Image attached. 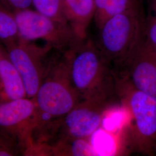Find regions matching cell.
I'll return each instance as SVG.
<instances>
[{
  "label": "cell",
  "instance_id": "cell-14",
  "mask_svg": "<svg viewBox=\"0 0 156 156\" xmlns=\"http://www.w3.org/2000/svg\"><path fill=\"white\" fill-rule=\"evenodd\" d=\"M20 38L15 13L0 2V41L4 45Z\"/></svg>",
  "mask_w": 156,
  "mask_h": 156
},
{
  "label": "cell",
  "instance_id": "cell-3",
  "mask_svg": "<svg viewBox=\"0 0 156 156\" xmlns=\"http://www.w3.org/2000/svg\"><path fill=\"white\" fill-rule=\"evenodd\" d=\"M146 17L142 5L111 17L98 28V48L111 63L122 65L142 38Z\"/></svg>",
  "mask_w": 156,
  "mask_h": 156
},
{
  "label": "cell",
  "instance_id": "cell-16",
  "mask_svg": "<svg viewBox=\"0 0 156 156\" xmlns=\"http://www.w3.org/2000/svg\"><path fill=\"white\" fill-rule=\"evenodd\" d=\"M140 42L147 49L156 53V8L146 18Z\"/></svg>",
  "mask_w": 156,
  "mask_h": 156
},
{
  "label": "cell",
  "instance_id": "cell-19",
  "mask_svg": "<svg viewBox=\"0 0 156 156\" xmlns=\"http://www.w3.org/2000/svg\"><path fill=\"white\" fill-rule=\"evenodd\" d=\"M1 45L0 44V51H1Z\"/></svg>",
  "mask_w": 156,
  "mask_h": 156
},
{
  "label": "cell",
  "instance_id": "cell-4",
  "mask_svg": "<svg viewBox=\"0 0 156 156\" xmlns=\"http://www.w3.org/2000/svg\"><path fill=\"white\" fill-rule=\"evenodd\" d=\"M117 93L122 94L133 115V142L144 153H152L156 146V97L135 89L124 77L117 79Z\"/></svg>",
  "mask_w": 156,
  "mask_h": 156
},
{
  "label": "cell",
  "instance_id": "cell-8",
  "mask_svg": "<svg viewBox=\"0 0 156 156\" xmlns=\"http://www.w3.org/2000/svg\"><path fill=\"white\" fill-rule=\"evenodd\" d=\"M37 117L34 98L0 100V131L16 141L23 155L33 145Z\"/></svg>",
  "mask_w": 156,
  "mask_h": 156
},
{
  "label": "cell",
  "instance_id": "cell-6",
  "mask_svg": "<svg viewBox=\"0 0 156 156\" xmlns=\"http://www.w3.org/2000/svg\"><path fill=\"white\" fill-rule=\"evenodd\" d=\"M4 47L22 78L27 97L34 98L45 78L51 60L48 57L53 49L20 37Z\"/></svg>",
  "mask_w": 156,
  "mask_h": 156
},
{
  "label": "cell",
  "instance_id": "cell-17",
  "mask_svg": "<svg viewBox=\"0 0 156 156\" xmlns=\"http://www.w3.org/2000/svg\"><path fill=\"white\" fill-rule=\"evenodd\" d=\"M23 154V151L19 144L0 131V156H16Z\"/></svg>",
  "mask_w": 156,
  "mask_h": 156
},
{
  "label": "cell",
  "instance_id": "cell-11",
  "mask_svg": "<svg viewBox=\"0 0 156 156\" xmlns=\"http://www.w3.org/2000/svg\"><path fill=\"white\" fill-rule=\"evenodd\" d=\"M64 15L79 41L87 38V30L94 19V0H63Z\"/></svg>",
  "mask_w": 156,
  "mask_h": 156
},
{
  "label": "cell",
  "instance_id": "cell-7",
  "mask_svg": "<svg viewBox=\"0 0 156 156\" xmlns=\"http://www.w3.org/2000/svg\"><path fill=\"white\" fill-rule=\"evenodd\" d=\"M110 101L83 100L55 124L52 136L58 139H89L100 127Z\"/></svg>",
  "mask_w": 156,
  "mask_h": 156
},
{
  "label": "cell",
  "instance_id": "cell-18",
  "mask_svg": "<svg viewBox=\"0 0 156 156\" xmlns=\"http://www.w3.org/2000/svg\"><path fill=\"white\" fill-rule=\"evenodd\" d=\"M0 2L13 12L30 8L33 0H0Z\"/></svg>",
  "mask_w": 156,
  "mask_h": 156
},
{
  "label": "cell",
  "instance_id": "cell-1",
  "mask_svg": "<svg viewBox=\"0 0 156 156\" xmlns=\"http://www.w3.org/2000/svg\"><path fill=\"white\" fill-rule=\"evenodd\" d=\"M65 53L71 82L81 99L111 100L117 93V79L97 44L87 38Z\"/></svg>",
  "mask_w": 156,
  "mask_h": 156
},
{
  "label": "cell",
  "instance_id": "cell-5",
  "mask_svg": "<svg viewBox=\"0 0 156 156\" xmlns=\"http://www.w3.org/2000/svg\"><path fill=\"white\" fill-rule=\"evenodd\" d=\"M21 38L41 40L53 50L64 53L79 42L69 25L56 22L30 8L14 12Z\"/></svg>",
  "mask_w": 156,
  "mask_h": 156
},
{
  "label": "cell",
  "instance_id": "cell-15",
  "mask_svg": "<svg viewBox=\"0 0 156 156\" xmlns=\"http://www.w3.org/2000/svg\"><path fill=\"white\" fill-rule=\"evenodd\" d=\"M32 5L40 13L56 22L69 25L64 13L63 0H33Z\"/></svg>",
  "mask_w": 156,
  "mask_h": 156
},
{
  "label": "cell",
  "instance_id": "cell-9",
  "mask_svg": "<svg viewBox=\"0 0 156 156\" xmlns=\"http://www.w3.org/2000/svg\"><path fill=\"white\" fill-rule=\"evenodd\" d=\"M122 65L126 67L124 77L134 87L156 97V53L140 41Z\"/></svg>",
  "mask_w": 156,
  "mask_h": 156
},
{
  "label": "cell",
  "instance_id": "cell-2",
  "mask_svg": "<svg viewBox=\"0 0 156 156\" xmlns=\"http://www.w3.org/2000/svg\"><path fill=\"white\" fill-rule=\"evenodd\" d=\"M34 98L38 109L37 126L40 128L60 120L83 100L71 82L66 53L60 58H51Z\"/></svg>",
  "mask_w": 156,
  "mask_h": 156
},
{
  "label": "cell",
  "instance_id": "cell-13",
  "mask_svg": "<svg viewBox=\"0 0 156 156\" xmlns=\"http://www.w3.org/2000/svg\"><path fill=\"white\" fill-rule=\"evenodd\" d=\"M94 20L98 28L111 17L140 5L139 0H94Z\"/></svg>",
  "mask_w": 156,
  "mask_h": 156
},
{
  "label": "cell",
  "instance_id": "cell-10",
  "mask_svg": "<svg viewBox=\"0 0 156 156\" xmlns=\"http://www.w3.org/2000/svg\"><path fill=\"white\" fill-rule=\"evenodd\" d=\"M27 97L20 74L9 57L5 47L0 51V100H13Z\"/></svg>",
  "mask_w": 156,
  "mask_h": 156
},
{
  "label": "cell",
  "instance_id": "cell-12",
  "mask_svg": "<svg viewBox=\"0 0 156 156\" xmlns=\"http://www.w3.org/2000/svg\"><path fill=\"white\" fill-rule=\"evenodd\" d=\"M88 139H58L52 144H38L34 148V156H97Z\"/></svg>",
  "mask_w": 156,
  "mask_h": 156
}]
</instances>
